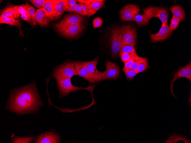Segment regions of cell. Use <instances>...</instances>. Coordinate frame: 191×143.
Wrapping results in <instances>:
<instances>
[{"instance_id": "cell-1", "label": "cell", "mask_w": 191, "mask_h": 143, "mask_svg": "<svg viewBox=\"0 0 191 143\" xmlns=\"http://www.w3.org/2000/svg\"><path fill=\"white\" fill-rule=\"evenodd\" d=\"M43 104L36 83L33 81L28 85L11 90L6 108L11 113L22 115L38 113Z\"/></svg>"}, {"instance_id": "cell-2", "label": "cell", "mask_w": 191, "mask_h": 143, "mask_svg": "<svg viewBox=\"0 0 191 143\" xmlns=\"http://www.w3.org/2000/svg\"><path fill=\"white\" fill-rule=\"evenodd\" d=\"M52 76L57 82V88L59 90L58 97L60 99L65 96L68 97L69 94L72 92L83 89L89 91L91 94L92 99H94L93 91L96 85L92 86L89 85L88 87L84 88L81 87V86L80 87H76L72 84L71 78L54 72Z\"/></svg>"}, {"instance_id": "cell-3", "label": "cell", "mask_w": 191, "mask_h": 143, "mask_svg": "<svg viewBox=\"0 0 191 143\" xmlns=\"http://www.w3.org/2000/svg\"><path fill=\"white\" fill-rule=\"evenodd\" d=\"M53 27L63 36L68 38H75L79 36L84 29L82 24L71 25L61 24L58 22L52 23Z\"/></svg>"}, {"instance_id": "cell-4", "label": "cell", "mask_w": 191, "mask_h": 143, "mask_svg": "<svg viewBox=\"0 0 191 143\" xmlns=\"http://www.w3.org/2000/svg\"><path fill=\"white\" fill-rule=\"evenodd\" d=\"M142 11L149 20L154 17H158L162 24H167L169 14L167 8L162 7H149L143 9Z\"/></svg>"}, {"instance_id": "cell-5", "label": "cell", "mask_w": 191, "mask_h": 143, "mask_svg": "<svg viewBox=\"0 0 191 143\" xmlns=\"http://www.w3.org/2000/svg\"><path fill=\"white\" fill-rule=\"evenodd\" d=\"M120 28L122 45L130 44L135 46L137 38L136 28L132 25H125Z\"/></svg>"}, {"instance_id": "cell-6", "label": "cell", "mask_w": 191, "mask_h": 143, "mask_svg": "<svg viewBox=\"0 0 191 143\" xmlns=\"http://www.w3.org/2000/svg\"><path fill=\"white\" fill-rule=\"evenodd\" d=\"M111 31L110 42L111 50L112 55L117 58L119 54L122 46L120 28L116 27L113 28Z\"/></svg>"}, {"instance_id": "cell-7", "label": "cell", "mask_w": 191, "mask_h": 143, "mask_svg": "<svg viewBox=\"0 0 191 143\" xmlns=\"http://www.w3.org/2000/svg\"><path fill=\"white\" fill-rule=\"evenodd\" d=\"M61 141L59 134L55 130H51L37 135L33 142L35 143H59Z\"/></svg>"}, {"instance_id": "cell-8", "label": "cell", "mask_w": 191, "mask_h": 143, "mask_svg": "<svg viewBox=\"0 0 191 143\" xmlns=\"http://www.w3.org/2000/svg\"><path fill=\"white\" fill-rule=\"evenodd\" d=\"M98 61V57L91 61H85L87 69L95 83L106 80L104 72H100L97 68Z\"/></svg>"}, {"instance_id": "cell-9", "label": "cell", "mask_w": 191, "mask_h": 143, "mask_svg": "<svg viewBox=\"0 0 191 143\" xmlns=\"http://www.w3.org/2000/svg\"><path fill=\"white\" fill-rule=\"evenodd\" d=\"M75 62L68 60L55 67L53 72L71 78L78 75L75 67Z\"/></svg>"}, {"instance_id": "cell-10", "label": "cell", "mask_w": 191, "mask_h": 143, "mask_svg": "<svg viewBox=\"0 0 191 143\" xmlns=\"http://www.w3.org/2000/svg\"><path fill=\"white\" fill-rule=\"evenodd\" d=\"M140 11L136 4H128L124 6L119 12L120 20L122 21H133L135 17Z\"/></svg>"}, {"instance_id": "cell-11", "label": "cell", "mask_w": 191, "mask_h": 143, "mask_svg": "<svg viewBox=\"0 0 191 143\" xmlns=\"http://www.w3.org/2000/svg\"><path fill=\"white\" fill-rule=\"evenodd\" d=\"M180 78H185L188 79L191 82V63H189L184 67H182L175 72L173 77L172 80L170 85L171 92L173 96L175 98H177L175 96L173 90V86L175 81Z\"/></svg>"}, {"instance_id": "cell-12", "label": "cell", "mask_w": 191, "mask_h": 143, "mask_svg": "<svg viewBox=\"0 0 191 143\" xmlns=\"http://www.w3.org/2000/svg\"><path fill=\"white\" fill-rule=\"evenodd\" d=\"M172 32L167 24H162L157 33L155 34L150 33L151 41L152 42L164 41L168 38Z\"/></svg>"}, {"instance_id": "cell-13", "label": "cell", "mask_w": 191, "mask_h": 143, "mask_svg": "<svg viewBox=\"0 0 191 143\" xmlns=\"http://www.w3.org/2000/svg\"><path fill=\"white\" fill-rule=\"evenodd\" d=\"M105 64L106 69L104 72L106 80L118 78L120 73V70L118 65L109 61H107Z\"/></svg>"}, {"instance_id": "cell-14", "label": "cell", "mask_w": 191, "mask_h": 143, "mask_svg": "<svg viewBox=\"0 0 191 143\" xmlns=\"http://www.w3.org/2000/svg\"><path fill=\"white\" fill-rule=\"evenodd\" d=\"M75 67L78 75L86 79L90 84L95 83L87 69L85 61H80L75 62Z\"/></svg>"}, {"instance_id": "cell-15", "label": "cell", "mask_w": 191, "mask_h": 143, "mask_svg": "<svg viewBox=\"0 0 191 143\" xmlns=\"http://www.w3.org/2000/svg\"><path fill=\"white\" fill-rule=\"evenodd\" d=\"M85 20L83 17L76 13L68 14L65 15L63 19L58 22L61 24H67L71 25L82 24Z\"/></svg>"}, {"instance_id": "cell-16", "label": "cell", "mask_w": 191, "mask_h": 143, "mask_svg": "<svg viewBox=\"0 0 191 143\" xmlns=\"http://www.w3.org/2000/svg\"><path fill=\"white\" fill-rule=\"evenodd\" d=\"M35 19L39 25L42 27H50V20L48 18L43 7L37 9Z\"/></svg>"}, {"instance_id": "cell-17", "label": "cell", "mask_w": 191, "mask_h": 143, "mask_svg": "<svg viewBox=\"0 0 191 143\" xmlns=\"http://www.w3.org/2000/svg\"><path fill=\"white\" fill-rule=\"evenodd\" d=\"M105 0H97L87 5L86 16L89 17L96 13L100 9L105 6Z\"/></svg>"}, {"instance_id": "cell-18", "label": "cell", "mask_w": 191, "mask_h": 143, "mask_svg": "<svg viewBox=\"0 0 191 143\" xmlns=\"http://www.w3.org/2000/svg\"><path fill=\"white\" fill-rule=\"evenodd\" d=\"M57 0H46L42 7L48 18L53 20L55 6Z\"/></svg>"}, {"instance_id": "cell-19", "label": "cell", "mask_w": 191, "mask_h": 143, "mask_svg": "<svg viewBox=\"0 0 191 143\" xmlns=\"http://www.w3.org/2000/svg\"><path fill=\"white\" fill-rule=\"evenodd\" d=\"M170 10L172 12L173 16L178 19L180 21L185 19V12L181 6L174 5L170 7Z\"/></svg>"}, {"instance_id": "cell-20", "label": "cell", "mask_w": 191, "mask_h": 143, "mask_svg": "<svg viewBox=\"0 0 191 143\" xmlns=\"http://www.w3.org/2000/svg\"><path fill=\"white\" fill-rule=\"evenodd\" d=\"M65 1V0H57L55 6L53 20L58 19L63 13Z\"/></svg>"}, {"instance_id": "cell-21", "label": "cell", "mask_w": 191, "mask_h": 143, "mask_svg": "<svg viewBox=\"0 0 191 143\" xmlns=\"http://www.w3.org/2000/svg\"><path fill=\"white\" fill-rule=\"evenodd\" d=\"M12 142L13 143H30L32 142L35 138L33 135H28L21 137L12 134L11 136Z\"/></svg>"}, {"instance_id": "cell-22", "label": "cell", "mask_w": 191, "mask_h": 143, "mask_svg": "<svg viewBox=\"0 0 191 143\" xmlns=\"http://www.w3.org/2000/svg\"><path fill=\"white\" fill-rule=\"evenodd\" d=\"M0 24H6L11 26H16L19 30V35L22 36L23 35L21 27V23L19 19H12L8 17H0Z\"/></svg>"}, {"instance_id": "cell-23", "label": "cell", "mask_w": 191, "mask_h": 143, "mask_svg": "<svg viewBox=\"0 0 191 143\" xmlns=\"http://www.w3.org/2000/svg\"><path fill=\"white\" fill-rule=\"evenodd\" d=\"M149 20L147 17L144 13L142 15H137L134 18L133 21L140 26L145 25L149 23Z\"/></svg>"}, {"instance_id": "cell-24", "label": "cell", "mask_w": 191, "mask_h": 143, "mask_svg": "<svg viewBox=\"0 0 191 143\" xmlns=\"http://www.w3.org/2000/svg\"><path fill=\"white\" fill-rule=\"evenodd\" d=\"M148 60L147 58L140 57L137 71L138 73L145 71L148 68Z\"/></svg>"}, {"instance_id": "cell-25", "label": "cell", "mask_w": 191, "mask_h": 143, "mask_svg": "<svg viewBox=\"0 0 191 143\" xmlns=\"http://www.w3.org/2000/svg\"><path fill=\"white\" fill-rule=\"evenodd\" d=\"M13 5L11 4H8L7 6L2 11L0 17H8L12 19H15L12 11Z\"/></svg>"}, {"instance_id": "cell-26", "label": "cell", "mask_w": 191, "mask_h": 143, "mask_svg": "<svg viewBox=\"0 0 191 143\" xmlns=\"http://www.w3.org/2000/svg\"><path fill=\"white\" fill-rule=\"evenodd\" d=\"M122 70L125 74L126 79L129 81L132 80L139 73L137 70H134L131 69H122Z\"/></svg>"}, {"instance_id": "cell-27", "label": "cell", "mask_w": 191, "mask_h": 143, "mask_svg": "<svg viewBox=\"0 0 191 143\" xmlns=\"http://www.w3.org/2000/svg\"><path fill=\"white\" fill-rule=\"evenodd\" d=\"M136 52L135 46L132 45H122L120 53H132Z\"/></svg>"}, {"instance_id": "cell-28", "label": "cell", "mask_w": 191, "mask_h": 143, "mask_svg": "<svg viewBox=\"0 0 191 143\" xmlns=\"http://www.w3.org/2000/svg\"><path fill=\"white\" fill-rule=\"evenodd\" d=\"M26 3H27L28 7L29 14L31 16L33 21V27H37V25L35 19L36 12L35 10L32 6L29 5L27 2H26Z\"/></svg>"}, {"instance_id": "cell-29", "label": "cell", "mask_w": 191, "mask_h": 143, "mask_svg": "<svg viewBox=\"0 0 191 143\" xmlns=\"http://www.w3.org/2000/svg\"><path fill=\"white\" fill-rule=\"evenodd\" d=\"M136 52L132 53H120L119 55L122 61L124 63L131 58L136 56Z\"/></svg>"}, {"instance_id": "cell-30", "label": "cell", "mask_w": 191, "mask_h": 143, "mask_svg": "<svg viewBox=\"0 0 191 143\" xmlns=\"http://www.w3.org/2000/svg\"><path fill=\"white\" fill-rule=\"evenodd\" d=\"M180 20L178 18L172 16L171 19L170 27L171 30L173 31L178 26Z\"/></svg>"}, {"instance_id": "cell-31", "label": "cell", "mask_w": 191, "mask_h": 143, "mask_svg": "<svg viewBox=\"0 0 191 143\" xmlns=\"http://www.w3.org/2000/svg\"><path fill=\"white\" fill-rule=\"evenodd\" d=\"M46 0H31L29 1L34 6L40 8L42 7Z\"/></svg>"}, {"instance_id": "cell-32", "label": "cell", "mask_w": 191, "mask_h": 143, "mask_svg": "<svg viewBox=\"0 0 191 143\" xmlns=\"http://www.w3.org/2000/svg\"><path fill=\"white\" fill-rule=\"evenodd\" d=\"M103 23L102 19L100 17H97L94 19L93 25L94 28H98L101 27Z\"/></svg>"}, {"instance_id": "cell-33", "label": "cell", "mask_w": 191, "mask_h": 143, "mask_svg": "<svg viewBox=\"0 0 191 143\" xmlns=\"http://www.w3.org/2000/svg\"><path fill=\"white\" fill-rule=\"evenodd\" d=\"M18 10L20 14H29L27 3L18 6Z\"/></svg>"}, {"instance_id": "cell-34", "label": "cell", "mask_w": 191, "mask_h": 143, "mask_svg": "<svg viewBox=\"0 0 191 143\" xmlns=\"http://www.w3.org/2000/svg\"><path fill=\"white\" fill-rule=\"evenodd\" d=\"M138 56L137 55L136 56L132 57L126 62L124 63V68L123 69H130L134 61Z\"/></svg>"}, {"instance_id": "cell-35", "label": "cell", "mask_w": 191, "mask_h": 143, "mask_svg": "<svg viewBox=\"0 0 191 143\" xmlns=\"http://www.w3.org/2000/svg\"><path fill=\"white\" fill-rule=\"evenodd\" d=\"M75 11L76 13L83 17L86 16L83 9L82 4L80 3H77Z\"/></svg>"}, {"instance_id": "cell-36", "label": "cell", "mask_w": 191, "mask_h": 143, "mask_svg": "<svg viewBox=\"0 0 191 143\" xmlns=\"http://www.w3.org/2000/svg\"><path fill=\"white\" fill-rule=\"evenodd\" d=\"M76 1L74 0H66L65 6L64 11H67V10L73 5L77 4Z\"/></svg>"}, {"instance_id": "cell-37", "label": "cell", "mask_w": 191, "mask_h": 143, "mask_svg": "<svg viewBox=\"0 0 191 143\" xmlns=\"http://www.w3.org/2000/svg\"><path fill=\"white\" fill-rule=\"evenodd\" d=\"M21 17L23 20L28 22L32 26H33V21L29 14H21Z\"/></svg>"}, {"instance_id": "cell-38", "label": "cell", "mask_w": 191, "mask_h": 143, "mask_svg": "<svg viewBox=\"0 0 191 143\" xmlns=\"http://www.w3.org/2000/svg\"><path fill=\"white\" fill-rule=\"evenodd\" d=\"M18 6L13 5L12 8V13L14 18L16 19L20 17V13L18 10Z\"/></svg>"}, {"instance_id": "cell-39", "label": "cell", "mask_w": 191, "mask_h": 143, "mask_svg": "<svg viewBox=\"0 0 191 143\" xmlns=\"http://www.w3.org/2000/svg\"><path fill=\"white\" fill-rule=\"evenodd\" d=\"M140 57L138 56L137 58L134 60L132 65L130 69L137 71Z\"/></svg>"}, {"instance_id": "cell-40", "label": "cell", "mask_w": 191, "mask_h": 143, "mask_svg": "<svg viewBox=\"0 0 191 143\" xmlns=\"http://www.w3.org/2000/svg\"><path fill=\"white\" fill-rule=\"evenodd\" d=\"M79 3L85 5H88L93 2L96 1L95 0H78Z\"/></svg>"}, {"instance_id": "cell-41", "label": "cell", "mask_w": 191, "mask_h": 143, "mask_svg": "<svg viewBox=\"0 0 191 143\" xmlns=\"http://www.w3.org/2000/svg\"><path fill=\"white\" fill-rule=\"evenodd\" d=\"M75 4L72 5L67 11L71 12H73L75 11L76 5Z\"/></svg>"}, {"instance_id": "cell-42", "label": "cell", "mask_w": 191, "mask_h": 143, "mask_svg": "<svg viewBox=\"0 0 191 143\" xmlns=\"http://www.w3.org/2000/svg\"><path fill=\"white\" fill-rule=\"evenodd\" d=\"M82 7L85 14L86 15V13L87 10V6L82 4Z\"/></svg>"}]
</instances>
